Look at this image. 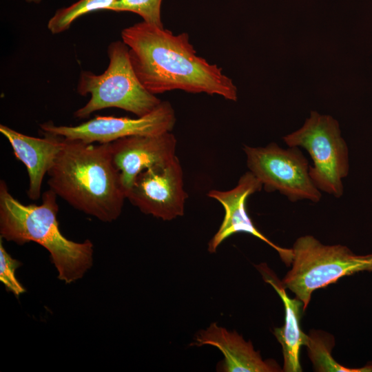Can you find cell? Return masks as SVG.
Instances as JSON below:
<instances>
[{"instance_id": "obj_9", "label": "cell", "mask_w": 372, "mask_h": 372, "mask_svg": "<svg viewBox=\"0 0 372 372\" xmlns=\"http://www.w3.org/2000/svg\"><path fill=\"white\" fill-rule=\"evenodd\" d=\"M126 198L143 213L163 220L183 216L187 194L178 157L141 172Z\"/></svg>"}, {"instance_id": "obj_12", "label": "cell", "mask_w": 372, "mask_h": 372, "mask_svg": "<svg viewBox=\"0 0 372 372\" xmlns=\"http://www.w3.org/2000/svg\"><path fill=\"white\" fill-rule=\"evenodd\" d=\"M192 346L211 345L224 355V360L218 371L224 372H276L282 371L273 360H263L252 343L244 340L236 331L211 323L194 337Z\"/></svg>"}, {"instance_id": "obj_1", "label": "cell", "mask_w": 372, "mask_h": 372, "mask_svg": "<svg viewBox=\"0 0 372 372\" xmlns=\"http://www.w3.org/2000/svg\"><path fill=\"white\" fill-rule=\"evenodd\" d=\"M121 38L137 77L150 93L180 90L237 101L233 81L221 68L196 54L187 33L176 35L142 21L123 29Z\"/></svg>"}, {"instance_id": "obj_15", "label": "cell", "mask_w": 372, "mask_h": 372, "mask_svg": "<svg viewBox=\"0 0 372 372\" xmlns=\"http://www.w3.org/2000/svg\"><path fill=\"white\" fill-rule=\"evenodd\" d=\"M313 369L319 372H372V362L360 368H349L339 364L331 355L334 339L326 332L312 331L304 342Z\"/></svg>"}, {"instance_id": "obj_18", "label": "cell", "mask_w": 372, "mask_h": 372, "mask_svg": "<svg viewBox=\"0 0 372 372\" xmlns=\"http://www.w3.org/2000/svg\"><path fill=\"white\" fill-rule=\"evenodd\" d=\"M2 239L0 237V280L8 291L18 297L25 292V289L15 276V271L21 263L12 258L6 251Z\"/></svg>"}, {"instance_id": "obj_17", "label": "cell", "mask_w": 372, "mask_h": 372, "mask_svg": "<svg viewBox=\"0 0 372 372\" xmlns=\"http://www.w3.org/2000/svg\"><path fill=\"white\" fill-rule=\"evenodd\" d=\"M161 2L162 0H117L110 10L134 12L141 16L143 21L163 28Z\"/></svg>"}, {"instance_id": "obj_14", "label": "cell", "mask_w": 372, "mask_h": 372, "mask_svg": "<svg viewBox=\"0 0 372 372\" xmlns=\"http://www.w3.org/2000/svg\"><path fill=\"white\" fill-rule=\"evenodd\" d=\"M265 281L270 284L281 298L285 307L284 326L274 329V335L282 348V371L300 372V349L304 345L305 334L300 328V320L303 303L298 298H291L285 288L265 264L257 266Z\"/></svg>"}, {"instance_id": "obj_6", "label": "cell", "mask_w": 372, "mask_h": 372, "mask_svg": "<svg viewBox=\"0 0 372 372\" xmlns=\"http://www.w3.org/2000/svg\"><path fill=\"white\" fill-rule=\"evenodd\" d=\"M283 140L289 147H302L309 152L313 162L309 176L319 190L336 198L342 196L349 152L337 120L311 111L304 125Z\"/></svg>"}, {"instance_id": "obj_4", "label": "cell", "mask_w": 372, "mask_h": 372, "mask_svg": "<svg viewBox=\"0 0 372 372\" xmlns=\"http://www.w3.org/2000/svg\"><path fill=\"white\" fill-rule=\"evenodd\" d=\"M109 65L101 74L82 71L77 85L81 96L90 94L88 102L74 114L86 118L96 112L116 107L138 117L153 111L161 102L148 92L137 77L129 56V48L123 41L112 42L107 48Z\"/></svg>"}, {"instance_id": "obj_7", "label": "cell", "mask_w": 372, "mask_h": 372, "mask_svg": "<svg viewBox=\"0 0 372 372\" xmlns=\"http://www.w3.org/2000/svg\"><path fill=\"white\" fill-rule=\"evenodd\" d=\"M247 165L267 192L278 191L289 200L318 203L320 190L309 176L307 159L298 147L283 149L271 143L265 147L245 146Z\"/></svg>"}, {"instance_id": "obj_19", "label": "cell", "mask_w": 372, "mask_h": 372, "mask_svg": "<svg viewBox=\"0 0 372 372\" xmlns=\"http://www.w3.org/2000/svg\"><path fill=\"white\" fill-rule=\"evenodd\" d=\"M28 3H39L41 0H25Z\"/></svg>"}, {"instance_id": "obj_2", "label": "cell", "mask_w": 372, "mask_h": 372, "mask_svg": "<svg viewBox=\"0 0 372 372\" xmlns=\"http://www.w3.org/2000/svg\"><path fill=\"white\" fill-rule=\"evenodd\" d=\"M48 174L50 189L75 209L103 222L120 216L126 195L110 143L93 145L64 138Z\"/></svg>"}, {"instance_id": "obj_10", "label": "cell", "mask_w": 372, "mask_h": 372, "mask_svg": "<svg viewBox=\"0 0 372 372\" xmlns=\"http://www.w3.org/2000/svg\"><path fill=\"white\" fill-rule=\"evenodd\" d=\"M262 185L251 172H247L239 179L237 185L227 191L213 189L208 192L209 197L219 202L224 208L223 222L208 244V251L216 252L219 245L234 234H249L273 248L282 260L289 266L292 260L291 249L280 247L265 236L254 225L247 211L248 198L261 190Z\"/></svg>"}, {"instance_id": "obj_5", "label": "cell", "mask_w": 372, "mask_h": 372, "mask_svg": "<svg viewBox=\"0 0 372 372\" xmlns=\"http://www.w3.org/2000/svg\"><path fill=\"white\" fill-rule=\"evenodd\" d=\"M291 250V269L281 282L302 302L303 310L316 290L344 276L372 273V253L356 254L344 245H323L310 235L299 237Z\"/></svg>"}, {"instance_id": "obj_11", "label": "cell", "mask_w": 372, "mask_h": 372, "mask_svg": "<svg viewBox=\"0 0 372 372\" xmlns=\"http://www.w3.org/2000/svg\"><path fill=\"white\" fill-rule=\"evenodd\" d=\"M110 146L126 196L141 172L165 164L176 156V139L171 132L127 136L110 143Z\"/></svg>"}, {"instance_id": "obj_16", "label": "cell", "mask_w": 372, "mask_h": 372, "mask_svg": "<svg viewBox=\"0 0 372 372\" xmlns=\"http://www.w3.org/2000/svg\"><path fill=\"white\" fill-rule=\"evenodd\" d=\"M117 0H79L66 8L56 11L48 23V28L52 34L68 30L79 17L99 10H110Z\"/></svg>"}, {"instance_id": "obj_3", "label": "cell", "mask_w": 372, "mask_h": 372, "mask_svg": "<svg viewBox=\"0 0 372 372\" xmlns=\"http://www.w3.org/2000/svg\"><path fill=\"white\" fill-rule=\"evenodd\" d=\"M56 194L50 189L42 194V203L24 205L0 181V237L23 245L35 242L50 254L58 278L66 284L81 278L92 265L93 244L76 242L60 231Z\"/></svg>"}, {"instance_id": "obj_13", "label": "cell", "mask_w": 372, "mask_h": 372, "mask_svg": "<svg viewBox=\"0 0 372 372\" xmlns=\"http://www.w3.org/2000/svg\"><path fill=\"white\" fill-rule=\"evenodd\" d=\"M0 132L9 141L15 157L26 167L29 177L28 197L38 200L43 178L61 150L64 138L45 132L43 138L33 137L2 124Z\"/></svg>"}, {"instance_id": "obj_8", "label": "cell", "mask_w": 372, "mask_h": 372, "mask_svg": "<svg viewBox=\"0 0 372 372\" xmlns=\"http://www.w3.org/2000/svg\"><path fill=\"white\" fill-rule=\"evenodd\" d=\"M176 123L174 110L168 101L161 103L150 113L132 118L96 116L75 126L56 125L51 122L40 125L43 132L87 143H112L136 135H156L170 132Z\"/></svg>"}]
</instances>
